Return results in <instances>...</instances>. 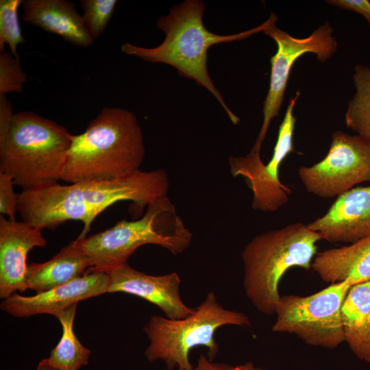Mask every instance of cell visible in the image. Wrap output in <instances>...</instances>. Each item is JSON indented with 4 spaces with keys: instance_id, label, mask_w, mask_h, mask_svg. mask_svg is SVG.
<instances>
[{
    "instance_id": "cell-1",
    "label": "cell",
    "mask_w": 370,
    "mask_h": 370,
    "mask_svg": "<svg viewBox=\"0 0 370 370\" xmlns=\"http://www.w3.org/2000/svg\"><path fill=\"white\" fill-rule=\"evenodd\" d=\"M168 173L158 169L140 170L125 178L110 181L58 183L22 190L18 212L22 221L40 230L54 229L67 221H80L84 228L77 238H86L95 219L116 202L131 201L143 209L167 196Z\"/></svg>"
},
{
    "instance_id": "cell-2",
    "label": "cell",
    "mask_w": 370,
    "mask_h": 370,
    "mask_svg": "<svg viewBox=\"0 0 370 370\" xmlns=\"http://www.w3.org/2000/svg\"><path fill=\"white\" fill-rule=\"evenodd\" d=\"M205 3L201 0H186L172 7L166 15L161 16L157 27L165 34V38L157 47L145 48L126 42L121 51L152 63H163L174 67L181 77L194 80L207 89L219 102L234 124L240 119L225 103L215 87L208 71V51L214 45L230 42L264 32L273 18L260 25L241 33L219 35L210 32L203 23Z\"/></svg>"
},
{
    "instance_id": "cell-3",
    "label": "cell",
    "mask_w": 370,
    "mask_h": 370,
    "mask_svg": "<svg viewBox=\"0 0 370 370\" xmlns=\"http://www.w3.org/2000/svg\"><path fill=\"white\" fill-rule=\"evenodd\" d=\"M145 155L143 132L134 114L106 107L83 133L72 134L61 180L72 184L125 178L140 171Z\"/></svg>"
},
{
    "instance_id": "cell-4",
    "label": "cell",
    "mask_w": 370,
    "mask_h": 370,
    "mask_svg": "<svg viewBox=\"0 0 370 370\" xmlns=\"http://www.w3.org/2000/svg\"><path fill=\"white\" fill-rule=\"evenodd\" d=\"M321 239L308 224L297 222L258 234L246 245L241 253L243 284L259 312L275 314L282 276L293 267L311 268Z\"/></svg>"
},
{
    "instance_id": "cell-5",
    "label": "cell",
    "mask_w": 370,
    "mask_h": 370,
    "mask_svg": "<svg viewBox=\"0 0 370 370\" xmlns=\"http://www.w3.org/2000/svg\"><path fill=\"white\" fill-rule=\"evenodd\" d=\"M66 127L33 112L14 114L0 140V171L23 190L58 183L71 145Z\"/></svg>"
},
{
    "instance_id": "cell-6",
    "label": "cell",
    "mask_w": 370,
    "mask_h": 370,
    "mask_svg": "<svg viewBox=\"0 0 370 370\" xmlns=\"http://www.w3.org/2000/svg\"><path fill=\"white\" fill-rule=\"evenodd\" d=\"M192 238L167 195L149 204L138 220H122L103 232L76 240L90 260L89 271H106L127 262L144 245H157L177 256L185 251Z\"/></svg>"
},
{
    "instance_id": "cell-7",
    "label": "cell",
    "mask_w": 370,
    "mask_h": 370,
    "mask_svg": "<svg viewBox=\"0 0 370 370\" xmlns=\"http://www.w3.org/2000/svg\"><path fill=\"white\" fill-rule=\"evenodd\" d=\"M246 327L249 317L243 312L224 308L213 291L187 317L171 319L159 315L150 317L143 330L149 340L145 356L149 362L162 360L167 370H192L189 353L194 347L208 349L207 356L213 361L219 347L215 332L224 325Z\"/></svg>"
},
{
    "instance_id": "cell-8",
    "label": "cell",
    "mask_w": 370,
    "mask_h": 370,
    "mask_svg": "<svg viewBox=\"0 0 370 370\" xmlns=\"http://www.w3.org/2000/svg\"><path fill=\"white\" fill-rule=\"evenodd\" d=\"M351 286L344 281L308 296H281L272 331L295 334L312 346L337 347L345 341L341 310Z\"/></svg>"
},
{
    "instance_id": "cell-9",
    "label": "cell",
    "mask_w": 370,
    "mask_h": 370,
    "mask_svg": "<svg viewBox=\"0 0 370 370\" xmlns=\"http://www.w3.org/2000/svg\"><path fill=\"white\" fill-rule=\"evenodd\" d=\"M298 175L307 192L321 198L338 197L370 182V140L336 131L324 158L311 166H300Z\"/></svg>"
},
{
    "instance_id": "cell-10",
    "label": "cell",
    "mask_w": 370,
    "mask_h": 370,
    "mask_svg": "<svg viewBox=\"0 0 370 370\" xmlns=\"http://www.w3.org/2000/svg\"><path fill=\"white\" fill-rule=\"evenodd\" d=\"M275 14L272 21L263 32L273 39L277 51L271 58L269 88L263 103V121L251 151L260 153L271 121L278 116L286 91L291 69L296 60L307 53H313L322 63L330 59L337 50V42L333 36V29L328 22L321 25L309 36L303 38L293 37L275 27Z\"/></svg>"
},
{
    "instance_id": "cell-11",
    "label": "cell",
    "mask_w": 370,
    "mask_h": 370,
    "mask_svg": "<svg viewBox=\"0 0 370 370\" xmlns=\"http://www.w3.org/2000/svg\"><path fill=\"white\" fill-rule=\"evenodd\" d=\"M299 96L288 103L284 119L279 127L278 138L271 158L264 164L260 153L250 151L245 156H230L229 166L234 177L245 178L253 193L251 207L264 212L277 211L288 201L291 189L280 181V165L286 156L295 151L293 136L296 123L293 109Z\"/></svg>"
},
{
    "instance_id": "cell-12",
    "label": "cell",
    "mask_w": 370,
    "mask_h": 370,
    "mask_svg": "<svg viewBox=\"0 0 370 370\" xmlns=\"http://www.w3.org/2000/svg\"><path fill=\"white\" fill-rule=\"evenodd\" d=\"M89 271L68 283L33 296H22L14 293L3 300L1 309L15 317L41 314L54 316L80 301L108 293L110 284L108 273Z\"/></svg>"
},
{
    "instance_id": "cell-13",
    "label": "cell",
    "mask_w": 370,
    "mask_h": 370,
    "mask_svg": "<svg viewBox=\"0 0 370 370\" xmlns=\"http://www.w3.org/2000/svg\"><path fill=\"white\" fill-rule=\"evenodd\" d=\"M106 272L110 277L108 293L121 292L143 298L158 306L169 319H183L195 310L182 301L181 279L176 272L151 275L133 269L127 262Z\"/></svg>"
},
{
    "instance_id": "cell-14",
    "label": "cell",
    "mask_w": 370,
    "mask_h": 370,
    "mask_svg": "<svg viewBox=\"0 0 370 370\" xmlns=\"http://www.w3.org/2000/svg\"><path fill=\"white\" fill-rule=\"evenodd\" d=\"M308 226L331 243H353L370 236V186L341 195L325 214Z\"/></svg>"
},
{
    "instance_id": "cell-15",
    "label": "cell",
    "mask_w": 370,
    "mask_h": 370,
    "mask_svg": "<svg viewBox=\"0 0 370 370\" xmlns=\"http://www.w3.org/2000/svg\"><path fill=\"white\" fill-rule=\"evenodd\" d=\"M47 241L42 231L22 221L0 216V297L5 299L16 291H26L28 253L43 247Z\"/></svg>"
},
{
    "instance_id": "cell-16",
    "label": "cell",
    "mask_w": 370,
    "mask_h": 370,
    "mask_svg": "<svg viewBox=\"0 0 370 370\" xmlns=\"http://www.w3.org/2000/svg\"><path fill=\"white\" fill-rule=\"evenodd\" d=\"M22 18L44 31L56 34L79 47H90L93 39L86 30L75 4L66 0H26Z\"/></svg>"
},
{
    "instance_id": "cell-17",
    "label": "cell",
    "mask_w": 370,
    "mask_h": 370,
    "mask_svg": "<svg viewBox=\"0 0 370 370\" xmlns=\"http://www.w3.org/2000/svg\"><path fill=\"white\" fill-rule=\"evenodd\" d=\"M311 268L331 284L347 281L353 286L370 281V236L319 253Z\"/></svg>"
},
{
    "instance_id": "cell-18",
    "label": "cell",
    "mask_w": 370,
    "mask_h": 370,
    "mask_svg": "<svg viewBox=\"0 0 370 370\" xmlns=\"http://www.w3.org/2000/svg\"><path fill=\"white\" fill-rule=\"evenodd\" d=\"M91 264L75 239L50 260L28 265L25 288L40 293L82 276Z\"/></svg>"
},
{
    "instance_id": "cell-19",
    "label": "cell",
    "mask_w": 370,
    "mask_h": 370,
    "mask_svg": "<svg viewBox=\"0 0 370 370\" xmlns=\"http://www.w3.org/2000/svg\"><path fill=\"white\" fill-rule=\"evenodd\" d=\"M341 312L345 341L358 358L370 362V281L350 287Z\"/></svg>"
},
{
    "instance_id": "cell-20",
    "label": "cell",
    "mask_w": 370,
    "mask_h": 370,
    "mask_svg": "<svg viewBox=\"0 0 370 370\" xmlns=\"http://www.w3.org/2000/svg\"><path fill=\"white\" fill-rule=\"evenodd\" d=\"M77 305L54 315L62 325V334L49 356L43 360L58 370H79L88 364L90 355V351L79 342L73 330Z\"/></svg>"
},
{
    "instance_id": "cell-21",
    "label": "cell",
    "mask_w": 370,
    "mask_h": 370,
    "mask_svg": "<svg viewBox=\"0 0 370 370\" xmlns=\"http://www.w3.org/2000/svg\"><path fill=\"white\" fill-rule=\"evenodd\" d=\"M356 92L345 113L348 128L370 140V67L356 64L353 75Z\"/></svg>"
},
{
    "instance_id": "cell-22",
    "label": "cell",
    "mask_w": 370,
    "mask_h": 370,
    "mask_svg": "<svg viewBox=\"0 0 370 370\" xmlns=\"http://www.w3.org/2000/svg\"><path fill=\"white\" fill-rule=\"evenodd\" d=\"M23 0L0 1V51L8 45L11 53L19 59L17 47L25 42L19 23L18 10Z\"/></svg>"
},
{
    "instance_id": "cell-23",
    "label": "cell",
    "mask_w": 370,
    "mask_h": 370,
    "mask_svg": "<svg viewBox=\"0 0 370 370\" xmlns=\"http://www.w3.org/2000/svg\"><path fill=\"white\" fill-rule=\"evenodd\" d=\"M116 0H81L84 24L94 40L105 31L113 15Z\"/></svg>"
},
{
    "instance_id": "cell-24",
    "label": "cell",
    "mask_w": 370,
    "mask_h": 370,
    "mask_svg": "<svg viewBox=\"0 0 370 370\" xmlns=\"http://www.w3.org/2000/svg\"><path fill=\"white\" fill-rule=\"evenodd\" d=\"M27 76L19 59L5 49L0 51V95L10 92H22Z\"/></svg>"
},
{
    "instance_id": "cell-25",
    "label": "cell",
    "mask_w": 370,
    "mask_h": 370,
    "mask_svg": "<svg viewBox=\"0 0 370 370\" xmlns=\"http://www.w3.org/2000/svg\"><path fill=\"white\" fill-rule=\"evenodd\" d=\"M14 184L12 178L0 171V212L12 221L16 220L19 195L14 192Z\"/></svg>"
},
{
    "instance_id": "cell-26",
    "label": "cell",
    "mask_w": 370,
    "mask_h": 370,
    "mask_svg": "<svg viewBox=\"0 0 370 370\" xmlns=\"http://www.w3.org/2000/svg\"><path fill=\"white\" fill-rule=\"evenodd\" d=\"M192 370H264L256 366L252 362L248 361L243 365H230L225 363L214 362L207 356L200 355L195 367Z\"/></svg>"
},
{
    "instance_id": "cell-27",
    "label": "cell",
    "mask_w": 370,
    "mask_h": 370,
    "mask_svg": "<svg viewBox=\"0 0 370 370\" xmlns=\"http://www.w3.org/2000/svg\"><path fill=\"white\" fill-rule=\"evenodd\" d=\"M326 2L362 15L370 27V1L369 0H329Z\"/></svg>"
},
{
    "instance_id": "cell-28",
    "label": "cell",
    "mask_w": 370,
    "mask_h": 370,
    "mask_svg": "<svg viewBox=\"0 0 370 370\" xmlns=\"http://www.w3.org/2000/svg\"><path fill=\"white\" fill-rule=\"evenodd\" d=\"M14 115L10 101L5 95H0V140L6 136Z\"/></svg>"
},
{
    "instance_id": "cell-29",
    "label": "cell",
    "mask_w": 370,
    "mask_h": 370,
    "mask_svg": "<svg viewBox=\"0 0 370 370\" xmlns=\"http://www.w3.org/2000/svg\"><path fill=\"white\" fill-rule=\"evenodd\" d=\"M36 370H58L49 365H47L44 360H42L37 366Z\"/></svg>"
}]
</instances>
